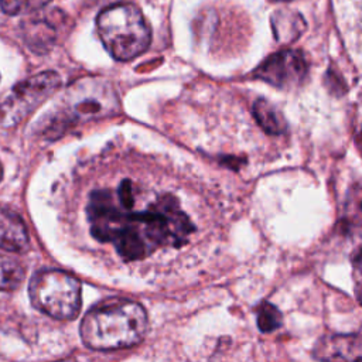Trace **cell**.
I'll list each match as a JSON object with an SVG mask.
<instances>
[{
    "instance_id": "cell-4",
    "label": "cell",
    "mask_w": 362,
    "mask_h": 362,
    "mask_svg": "<svg viewBox=\"0 0 362 362\" xmlns=\"http://www.w3.org/2000/svg\"><path fill=\"white\" fill-rule=\"evenodd\" d=\"M61 85L54 71H44L13 86L11 93L0 103V124L11 127L30 116Z\"/></svg>"
},
{
    "instance_id": "cell-14",
    "label": "cell",
    "mask_w": 362,
    "mask_h": 362,
    "mask_svg": "<svg viewBox=\"0 0 362 362\" xmlns=\"http://www.w3.org/2000/svg\"><path fill=\"white\" fill-rule=\"evenodd\" d=\"M51 0H0L1 10L8 16H20L38 11Z\"/></svg>"
},
{
    "instance_id": "cell-5",
    "label": "cell",
    "mask_w": 362,
    "mask_h": 362,
    "mask_svg": "<svg viewBox=\"0 0 362 362\" xmlns=\"http://www.w3.org/2000/svg\"><path fill=\"white\" fill-rule=\"evenodd\" d=\"M307 71L308 65L301 51L283 49L264 59L253 75L277 88H293L303 82Z\"/></svg>"
},
{
    "instance_id": "cell-16",
    "label": "cell",
    "mask_w": 362,
    "mask_h": 362,
    "mask_svg": "<svg viewBox=\"0 0 362 362\" xmlns=\"http://www.w3.org/2000/svg\"><path fill=\"white\" fill-rule=\"evenodd\" d=\"M1 178H3V165L0 163V181H1Z\"/></svg>"
},
{
    "instance_id": "cell-8",
    "label": "cell",
    "mask_w": 362,
    "mask_h": 362,
    "mask_svg": "<svg viewBox=\"0 0 362 362\" xmlns=\"http://www.w3.org/2000/svg\"><path fill=\"white\" fill-rule=\"evenodd\" d=\"M359 337L335 335L318 346L315 356L321 359H359Z\"/></svg>"
},
{
    "instance_id": "cell-6",
    "label": "cell",
    "mask_w": 362,
    "mask_h": 362,
    "mask_svg": "<svg viewBox=\"0 0 362 362\" xmlns=\"http://www.w3.org/2000/svg\"><path fill=\"white\" fill-rule=\"evenodd\" d=\"M86 211L92 235L100 242H112L126 209L115 204L112 192L93 191L89 197Z\"/></svg>"
},
{
    "instance_id": "cell-1",
    "label": "cell",
    "mask_w": 362,
    "mask_h": 362,
    "mask_svg": "<svg viewBox=\"0 0 362 362\" xmlns=\"http://www.w3.org/2000/svg\"><path fill=\"white\" fill-rule=\"evenodd\" d=\"M147 331L144 308L130 300L115 298L92 307L81 322L83 344L95 351H112L139 344Z\"/></svg>"
},
{
    "instance_id": "cell-11",
    "label": "cell",
    "mask_w": 362,
    "mask_h": 362,
    "mask_svg": "<svg viewBox=\"0 0 362 362\" xmlns=\"http://www.w3.org/2000/svg\"><path fill=\"white\" fill-rule=\"evenodd\" d=\"M253 116L259 126L269 134H283L287 129V122L281 112L266 99H257L255 102Z\"/></svg>"
},
{
    "instance_id": "cell-12",
    "label": "cell",
    "mask_w": 362,
    "mask_h": 362,
    "mask_svg": "<svg viewBox=\"0 0 362 362\" xmlns=\"http://www.w3.org/2000/svg\"><path fill=\"white\" fill-rule=\"evenodd\" d=\"M23 266L7 256L0 255V291H13L24 280Z\"/></svg>"
},
{
    "instance_id": "cell-10",
    "label": "cell",
    "mask_w": 362,
    "mask_h": 362,
    "mask_svg": "<svg viewBox=\"0 0 362 362\" xmlns=\"http://www.w3.org/2000/svg\"><path fill=\"white\" fill-rule=\"evenodd\" d=\"M272 27L279 41L290 42L301 34V31L305 28V23L296 11L279 10L272 16Z\"/></svg>"
},
{
    "instance_id": "cell-7",
    "label": "cell",
    "mask_w": 362,
    "mask_h": 362,
    "mask_svg": "<svg viewBox=\"0 0 362 362\" xmlns=\"http://www.w3.org/2000/svg\"><path fill=\"white\" fill-rule=\"evenodd\" d=\"M28 232L18 214L0 205V249L24 252L28 247Z\"/></svg>"
},
{
    "instance_id": "cell-9",
    "label": "cell",
    "mask_w": 362,
    "mask_h": 362,
    "mask_svg": "<svg viewBox=\"0 0 362 362\" xmlns=\"http://www.w3.org/2000/svg\"><path fill=\"white\" fill-rule=\"evenodd\" d=\"M23 34L27 45L35 52H44L55 38L54 25L45 18H31L23 24Z\"/></svg>"
},
{
    "instance_id": "cell-15",
    "label": "cell",
    "mask_w": 362,
    "mask_h": 362,
    "mask_svg": "<svg viewBox=\"0 0 362 362\" xmlns=\"http://www.w3.org/2000/svg\"><path fill=\"white\" fill-rule=\"evenodd\" d=\"M117 198H119V204H120L124 209H130V208L133 206V202H134V194H133L132 182H130L129 180L122 181V184L119 185Z\"/></svg>"
},
{
    "instance_id": "cell-2",
    "label": "cell",
    "mask_w": 362,
    "mask_h": 362,
    "mask_svg": "<svg viewBox=\"0 0 362 362\" xmlns=\"http://www.w3.org/2000/svg\"><path fill=\"white\" fill-rule=\"evenodd\" d=\"M96 30L106 51L117 61L139 57L151 41L146 17L132 3H119L102 10L96 18Z\"/></svg>"
},
{
    "instance_id": "cell-3",
    "label": "cell",
    "mask_w": 362,
    "mask_h": 362,
    "mask_svg": "<svg viewBox=\"0 0 362 362\" xmlns=\"http://www.w3.org/2000/svg\"><path fill=\"white\" fill-rule=\"evenodd\" d=\"M31 304L57 320H72L81 310V283L62 270H40L28 283Z\"/></svg>"
},
{
    "instance_id": "cell-13",
    "label": "cell",
    "mask_w": 362,
    "mask_h": 362,
    "mask_svg": "<svg viewBox=\"0 0 362 362\" xmlns=\"http://www.w3.org/2000/svg\"><path fill=\"white\" fill-rule=\"evenodd\" d=\"M281 313L269 303H263L257 308V327L262 332H270L281 325Z\"/></svg>"
}]
</instances>
